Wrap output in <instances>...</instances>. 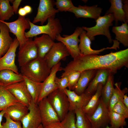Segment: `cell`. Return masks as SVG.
<instances>
[{
  "label": "cell",
  "instance_id": "41",
  "mask_svg": "<svg viewBox=\"0 0 128 128\" xmlns=\"http://www.w3.org/2000/svg\"><path fill=\"white\" fill-rule=\"evenodd\" d=\"M55 82L58 88L61 90L63 91L68 87L69 81L68 77L66 75H61L60 78L56 76Z\"/></svg>",
  "mask_w": 128,
  "mask_h": 128
},
{
  "label": "cell",
  "instance_id": "34",
  "mask_svg": "<svg viewBox=\"0 0 128 128\" xmlns=\"http://www.w3.org/2000/svg\"><path fill=\"white\" fill-rule=\"evenodd\" d=\"M110 123L113 128H123L126 125V118L123 115L112 110H109Z\"/></svg>",
  "mask_w": 128,
  "mask_h": 128
},
{
  "label": "cell",
  "instance_id": "7",
  "mask_svg": "<svg viewBox=\"0 0 128 128\" xmlns=\"http://www.w3.org/2000/svg\"><path fill=\"white\" fill-rule=\"evenodd\" d=\"M30 19L25 17L19 16L18 18L11 22H2L5 24L9 29V32L12 33L16 36L19 43V49L23 45L28 38L25 35V30L30 28L29 22Z\"/></svg>",
  "mask_w": 128,
  "mask_h": 128
},
{
  "label": "cell",
  "instance_id": "46",
  "mask_svg": "<svg viewBox=\"0 0 128 128\" xmlns=\"http://www.w3.org/2000/svg\"><path fill=\"white\" fill-rule=\"evenodd\" d=\"M23 7L27 14L30 13L32 12V8L30 6L26 5L24 6Z\"/></svg>",
  "mask_w": 128,
  "mask_h": 128
},
{
  "label": "cell",
  "instance_id": "14",
  "mask_svg": "<svg viewBox=\"0 0 128 128\" xmlns=\"http://www.w3.org/2000/svg\"><path fill=\"white\" fill-rule=\"evenodd\" d=\"M5 87L12 94L19 102L27 107L30 105L32 100L24 81L9 85Z\"/></svg>",
  "mask_w": 128,
  "mask_h": 128
},
{
  "label": "cell",
  "instance_id": "37",
  "mask_svg": "<svg viewBox=\"0 0 128 128\" xmlns=\"http://www.w3.org/2000/svg\"><path fill=\"white\" fill-rule=\"evenodd\" d=\"M76 121L74 112L69 111L64 119L60 122L64 128H77Z\"/></svg>",
  "mask_w": 128,
  "mask_h": 128
},
{
  "label": "cell",
  "instance_id": "1",
  "mask_svg": "<svg viewBox=\"0 0 128 128\" xmlns=\"http://www.w3.org/2000/svg\"><path fill=\"white\" fill-rule=\"evenodd\" d=\"M128 68V49L104 55L81 54L63 68L64 72H80L87 70L106 69L114 74L123 67Z\"/></svg>",
  "mask_w": 128,
  "mask_h": 128
},
{
  "label": "cell",
  "instance_id": "47",
  "mask_svg": "<svg viewBox=\"0 0 128 128\" xmlns=\"http://www.w3.org/2000/svg\"><path fill=\"white\" fill-rule=\"evenodd\" d=\"M122 102L125 106L128 108V97L127 93L124 95Z\"/></svg>",
  "mask_w": 128,
  "mask_h": 128
},
{
  "label": "cell",
  "instance_id": "3",
  "mask_svg": "<svg viewBox=\"0 0 128 128\" xmlns=\"http://www.w3.org/2000/svg\"><path fill=\"white\" fill-rule=\"evenodd\" d=\"M55 16H52L48 20L47 23L45 25H37L31 22L30 20L29 30L25 33V37L27 38H32L41 34L48 35L54 41L56 36L60 34L62 30V27L60 20L55 18Z\"/></svg>",
  "mask_w": 128,
  "mask_h": 128
},
{
  "label": "cell",
  "instance_id": "49",
  "mask_svg": "<svg viewBox=\"0 0 128 128\" xmlns=\"http://www.w3.org/2000/svg\"><path fill=\"white\" fill-rule=\"evenodd\" d=\"M37 128H44L41 124Z\"/></svg>",
  "mask_w": 128,
  "mask_h": 128
},
{
  "label": "cell",
  "instance_id": "16",
  "mask_svg": "<svg viewBox=\"0 0 128 128\" xmlns=\"http://www.w3.org/2000/svg\"><path fill=\"white\" fill-rule=\"evenodd\" d=\"M61 63L59 62L51 69V72L46 79L42 82L41 91L37 103L43 98L46 97L52 92L58 89L55 79L57 72L63 70Z\"/></svg>",
  "mask_w": 128,
  "mask_h": 128
},
{
  "label": "cell",
  "instance_id": "10",
  "mask_svg": "<svg viewBox=\"0 0 128 128\" xmlns=\"http://www.w3.org/2000/svg\"><path fill=\"white\" fill-rule=\"evenodd\" d=\"M55 1L52 0H40L37 14L32 23L40 22L41 25L50 17L55 16L59 11L54 8Z\"/></svg>",
  "mask_w": 128,
  "mask_h": 128
},
{
  "label": "cell",
  "instance_id": "28",
  "mask_svg": "<svg viewBox=\"0 0 128 128\" xmlns=\"http://www.w3.org/2000/svg\"><path fill=\"white\" fill-rule=\"evenodd\" d=\"M19 102L12 94L3 86H0V111Z\"/></svg>",
  "mask_w": 128,
  "mask_h": 128
},
{
  "label": "cell",
  "instance_id": "45",
  "mask_svg": "<svg viewBox=\"0 0 128 128\" xmlns=\"http://www.w3.org/2000/svg\"><path fill=\"white\" fill-rule=\"evenodd\" d=\"M18 14L19 16L22 17H25L27 14L23 7H21L18 9Z\"/></svg>",
  "mask_w": 128,
  "mask_h": 128
},
{
  "label": "cell",
  "instance_id": "17",
  "mask_svg": "<svg viewBox=\"0 0 128 128\" xmlns=\"http://www.w3.org/2000/svg\"><path fill=\"white\" fill-rule=\"evenodd\" d=\"M86 32L83 30L79 36L80 43L78 48L81 54L84 55H98L105 50L113 49L117 50V48H119V42L114 40L113 45L111 47L104 48L99 50H93L91 48V41L86 35Z\"/></svg>",
  "mask_w": 128,
  "mask_h": 128
},
{
  "label": "cell",
  "instance_id": "22",
  "mask_svg": "<svg viewBox=\"0 0 128 128\" xmlns=\"http://www.w3.org/2000/svg\"><path fill=\"white\" fill-rule=\"evenodd\" d=\"M109 1L111 3V6L105 14H113L116 26L118 24L119 21L127 23L128 19L127 18L123 9V0H110Z\"/></svg>",
  "mask_w": 128,
  "mask_h": 128
},
{
  "label": "cell",
  "instance_id": "15",
  "mask_svg": "<svg viewBox=\"0 0 128 128\" xmlns=\"http://www.w3.org/2000/svg\"><path fill=\"white\" fill-rule=\"evenodd\" d=\"M28 108V112L21 121L22 128H37L41 124L38 105L32 100Z\"/></svg>",
  "mask_w": 128,
  "mask_h": 128
},
{
  "label": "cell",
  "instance_id": "5",
  "mask_svg": "<svg viewBox=\"0 0 128 128\" xmlns=\"http://www.w3.org/2000/svg\"><path fill=\"white\" fill-rule=\"evenodd\" d=\"M47 97L61 121L69 111V103L67 95L63 91L58 89L49 94Z\"/></svg>",
  "mask_w": 128,
  "mask_h": 128
},
{
  "label": "cell",
  "instance_id": "23",
  "mask_svg": "<svg viewBox=\"0 0 128 128\" xmlns=\"http://www.w3.org/2000/svg\"><path fill=\"white\" fill-rule=\"evenodd\" d=\"M33 41L38 49V57L44 58L55 42L48 35L34 37Z\"/></svg>",
  "mask_w": 128,
  "mask_h": 128
},
{
  "label": "cell",
  "instance_id": "50",
  "mask_svg": "<svg viewBox=\"0 0 128 128\" xmlns=\"http://www.w3.org/2000/svg\"><path fill=\"white\" fill-rule=\"evenodd\" d=\"M104 128H113L111 126H109L108 125H107Z\"/></svg>",
  "mask_w": 128,
  "mask_h": 128
},
{
  "label": "cell",
  "instance_id": "40",
  "mask_svg": "<svg viewBox=\"0 0 128 128\" xmlns=\"http://www.w3.org/2000/svg\"><path fill=\"white\" fill-rule=\"evenodd\" d=\"M4 116L6 121L2 124L3 128H22L20 121H14L5 113Z\"/></svg>",
  "mask_w": 128,
  "mask_h": 128
},
{
  "label": "cell",
  "instance_id": "6",
  "mask_svg": "<svg viewBox=\"0 0 128 128\" xmlns=\"http://www.w3.org/2000/svg\"><path fill=\"white\" fill-rule=\"evenodd\" d=\"M83 30L82 27H78L71 35H64L62 37L59 34L56 37L55 40L65 45L70 55L73 59L81 54L78 48V44L80 42L78 37Z\"/></svg>",
  "mask_w": 128,
  "mask_h": 128
},
{
  "label": "cell",
  "instance_id": "12",
  "mask_svg": "<svg viewBox=\"0 0 128 128\" xmlns=\"http://www.w3.org/2000/svg\"><path fill=\"white\" fill-rule=\"evenodd\" d=\"M37 104L39 110L41 124L44 127L52 123L60 122L47 97L41 100Z\"/></svg>",
  "mask_w": 128,
  "mask_h": 128
},
{
  "label": "cell",
  "instance_id": "4",
  "mask_svg": "<svg viewBox=\"0 0 128 128\" xmlns=\"http://www.w3.org/2000/svg\"><path fill=\"white\" fill-rule=\"evenodd\" d=\"M114 20L112 14H105L103 16H100L96 20V24L95 26L91 27H82L86 32V35L91 41L95 40V36L103 35L107 37L109 43H111L113 40L110 32L109 27L113 26L112 23Z\"/></svg>",
  "mask_w": 128,
  "mask_h": 128
},
{
  "label": "cell",
  "instance_id": "11",
  "mask_svg": "<svg viewBox=\"0 0 128 128\" xmlns=\"http://www.w3.org/2000/svg\"><path fill=\"white\" fill-rule=\"evenodd\" d=\"M38 56V49L32 38H28L19 49L18 61L20 67Z\"/></svg>",
  "mask_w": 128,
  "mask_h": 128
},
{
  "label": "cell",
  "instance_id": "51",
  "mask_svg": "<svg viewBox=\"0 0 128 128\" xmlns=\"http://www.w3.org/2000/svg\"></svg>",
  "mask_w": 128,
  "mask_h": 128
},
{
  "label": "cell",
  "instance_id": "2",
  "mask_svg": "<svg viewBox=\"0 0 128 128\" xmlns=\"http://www.w3.org/2000/svg\"><path fill=\"white\" fill-rule=\"evenodd\" d=\"M20 67L22 75L40 82H43L46 79L51 71L44 58L38 57Z\"/></svg>",
  "mask_w": 128,
  "mask_h": 128
},
{
  "label": "cell",
  "instance_id": "26",
  "mask_svg": "<svg viewBox=\"0 0 128 128\" xmlns=\"http://www.w3.org/2000/svg\"><path fill=\"white\" fill-rule=\"evenodd\" d=\"M5 110L11 119L16 121L21 122L28 112V108L19 102L9 106Z\"/></svg>",
  "mask_w": 128,
  "mask_h": 128
},
{
  "label": "cell",
  "instance_id": "24",
  "mask_svg": "<svg viewBox=\"0 0 128 128\" xmlns=\"http://www.w3.org/2000/svg\"><path fill=\"white\" fill-rule=\"evenodd\" d=\"M9 32L7 26L0 21V58L7 52L13 42Z\"/></svg>",
  "mask_w": 128,
  "mask_h": 128
},
{
  "label": "cell",
  "instance_id": "35",
  "mask_svg": "<svg viewBox=\"0 0 128 128\" xmlns=\"http://www.w3.org/2000/svg\"><path fill=\"white\" fill-rule=\"evenodd\" d=\"M74 112L76 117V125L77 128H91L89 120L81 109H76Z\"/></svg>",
  "mask_w": 128,
  "mask_h": 128
},
{
  "label": "cell",
  "instance_id": "13",
  "mask_svg": "<svg viewBox=\"0 0 128 128\" xmlns=\"http://www.w3.org/2000/svg\"><path fill=\"white\" fill-rule=\"evenodd\" d=\"M19 46L18 41L15 37L9 50L0 58V71L9 69L19 73L18 67L15 63L16 52Z\"/></svg>",
  "mask_w": 128,
  "mask_h": 128
},
{
  "label": "cell",
  "instance_id": "44",
  "mask_svg": "<svg viewBox=\"0 0 128 128\" xmlns=\"http://www.w3.org/2000/svg\"><path fill=\"white\" fill-rule=\"evenodd\" d=\"M123 9L127 19H128V0H123Z\"/></svg>",
  "mask_w": 128,
  "mask_h": 128
},
{
  "label": "cell",
  "instance_id": "43",
  "mask_svg": "<svg viewBox=\"0 0 128 128\" xmlns=\"http://www.w3.org/2000/svg\"><path fill=\"white\" fill-rule=\"evenodd\" d=\"M44 128H64L60 122L50 124L44 127Z\"/></svg>",
  "mask_w": 128,
  "mask_h": 128
},
{
  "label": "cell",
  "instance_id": "33",
  "mask_svg": "<svg viewBox=\"0 0 128 128\" xmlns=\"http://www.w3.org/2000/svg\"><path fill=\"white\" fill-rule=\"evenodd\" d=\"M9 0H0V20L4 21L9 20L14 14Z\"/></svg>",
  "mask_w": 128,
  "mask_h": 128
},
{
  "label": "cell",
  "instance_id": "20",
  "mask_svg": "<svg viewBox=\"0 0 128 128\" xmlns=\"http://www.w3.org/2000/svg\"><path fill=\"white\" fill-rule=\"evenodd\" d=\"M110 73L106 69L97 70L95 76L89 83L84 93L87 96H91L96 92L100 84L101 83L103 86H104Z\"/></svg>",
  "mask_w": 128,
  "mask_h": 128
},
{
  "label": "cell",
  "instance_id": "25",
  "mask_svg": "<svg viewBox=\"0 0 128 128\" xmlns=\"http://www.w3.org/2000/svg\"><path fill=\"white\" fill-rule=\"evenodd\" d=\"M23 81V76L21 73H17L9 69L0 71V84L1 86L6 87Z\"/></svg>",
  "mask_w": 128,
  "mask_h": 128
},
{
  "label": "cell",
  "instance_id": "29",
  "mask_svg": "<svg viewBox=\"0 0 128 128\" xmlns=\"http://www.w3.org/2000/svg\"><path fill=\"white\" fill-rule=\"evenodd\" d=\"M24 81L33 101L37 104L41 91L43 83L36 81L23 76Z\"/></svg>",
  "mask_w": 128,
  "mask_h": 128
},
{
  "label": "cell",
  "instance_id": "36",
  "mask_svg": "<svg viewBox=\"0 0 128 128\" xmlns=\"http://www.w3.org/2000/svg\"><path fill=\"white\" fill-rule=\"evenodd\" d=\"M81 72L71 70L64 72L61 75H66L69 81L68 89L72 90L76 85L80 77Z\"/></svg>",
  "mask_w": 128,
  "mask_h": 128
},
{
  "label": "cell",
  "instance_id": "31",
  "mask_svg": "<svg viewBox=\"0 0 128 128\" xmlns=\"http://www.w3.org/2000/svg\"><path fill=\"white\" fill-rule=\"evenodd\" d=\"M112 32L115 35V39L125 47L128 46V25L127 23H122L119 26H114Z\"/></svg>",
  "mask_w": 128,
  "mask_h": 128
},
{
  "label": "cell",
  "instance_id": "27",
  "mask_svg": "<svg viewBox=\"0 0 128 128\" xmlns=\"http://www.w3.org/2000/svg\"><path fill=\"white\" fill-rule=\"evenodd\" d=\"M103 87L102 84H99L96 92L92 96L87 104L82 108V111L86 115H91L98 107L99 104Z\"/></svg>",
  "mask_w": 128,
  "mask_h": 128
},
{
  "label": "cell",
  "instance_id": "9",
  "mask_svg": "<svg viewBox=\"0 0 128 128\" xmlns=\"http://www.w3.org/2000/svg\"><path fill=\"white\" fill-rule=\"evenodd\" d=\"M108 108L105 105L101 97L99 105L93 114L87 116L91 128H104L110 123Z\"/></svg>",
  "mask_w": 128,
  "mask_h": 128
},
{
  "label": "cell",
  "instance_id": "8",
  "mask_svg": "<svg viewBox=\"0 0 128 128\" xmlns=\"http://www.w3.org/2000/svg\"><path fill=\"white\" fill-rule=\"evenodd\" d=\"M70 55L65 45L59 42H55L44 58L48 67L51 69L62 60H65Z\"/></svg>",
  "mask_w": 128,
  "mask_h": 128
},
{
  "label": "cell",
  "instance_id": "30",
  "mask_svg": "<svg viewBox=\"0 0 128 128\" xmlns=\"http://www.w3.org/2000/svg\"><path fill=\"white\" fill-rule=\"evenodd\" d=\"M114 74L110 73L106 82L103 87L101 98L106 106L108 107L110 99L113 94L114 88Z\"/></svg>",
  "mask_w": 128,
  "mask_h": 128
},
{
  "label": "cell",
  "instance_id": "38",
  "mask_svg": "<svg viewBox=\"0 0 128 128\" xmlns=\"http://www.w3.org/2000/svg\"><path fill=\"white\" fill-rule=\"evenodd\" d=\"M55 5L59 11H68L71 8L74 7L71 0H56Z\"/></svg>",
  "mask_w": 128,
  "mask_h": 128
},
{
  "label": "cell",
  "instance_id": "39",
  "mask_svg": "<svg viewBox=\"0 0 128 128\" xmlns=\"http://www.w3.org/2000/svg\"><path fill=\"white\" fill-rule=\"evenodd\" d=\"M112 111L122 115L126 119L128 118V108L122 101H119L115 104Z\"/></svg>",
  "mask_w": 128,
  "mask_h": 128
},
{
  "label": "cell",
  "instance_id": "19",
  "mask_svg": "<svg viewBox=\"0 0 128 128\" xmlns=\"http://www.w3.org/2000/svg\"><path fill=\"white\" fill-rule=\"evenodd\" d=\"M67 95L69 103V111H74L77 109H81L87 104L91 96L84 93L80 95L76 93L73 90L66 88L63 90Z\"/></svg>",
  "mask_w": 128,
  "mask_h": 128
},
{
  "label": "cell",
  "instance_id": "32",
  "mask_svg": "<svg viewBox=\"0 0 128 128\" xmlns=\"http://www.w3.org/2000/svg\"><path fill=\"white\" fill-rule=\"evenodd\" d=\"M121 82H116L114 84L115 87L110 99L108 108L109 111L112 110L114 105L118 102L122 101L124 95L127 93V88L125 87L122 90L120 88Z\"/></svg>",
  "mask_w": 128,
  "mask_h": 128
},
{
  "label": "cell",
  "instance_id": "48",
  "mask_svg": "<svg viewBox=\"0 0 128 128\" xmlns=\"http://www.w3.org/2000/svg\"><path fill=\"white\" fill-rule=\"evenodd\" d=\"M5 113V110H3L0 111V128H3L1 123Z\"/></svg>",
  "mask_w": 128,
  "mask_h": 128
},
{
  "label": "cell",
  "instance_id": "21",
  "mask_svg": "<svg viewBox=\"0 0 128 128\" xmlns=\"http://www.w3.org/2000/svg\"><path fill=\"white\" fill-rule=\"evenodd\" d=\"M97 71L95 69H89L81 72L77 83L72 90L78 95L84 93Z\"/></svg>",
  "mask_w": 128,
  "mask_h": 128
},
{
  "label": "cell",
  "instance_id": "42",
  "mask_svg": "<svg viewBox=\"0 0 128 128\" xmlns=\"http://www.w3.org/2000/svg\"><path fill=\"white\" fill-rule=\"evenodd\" d=\"M22 0H10V2L12 3V6L14 13L18 14V7Z\"/></svg>",
  "mask_w": 128,
  "mask_h": 128
},
{
  "label": "cell",
  "instance_id": "18",
  "mask_svg": "<svg viewBox=\"0 0 128 128\" xmlns=\"http://www.w3.org/2000/svg\"><path fill=\"white\" fill-rule=\"evenodd\" d=\"M103 9L98 7V5L91 6L79 5L71 8L68 12L73 13L77 18H83L96 20L101 16Z\"/></svg>",
  "mask_w": 128,
  "mask_h": 128
}]
</instances>
